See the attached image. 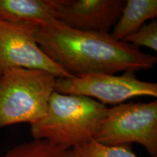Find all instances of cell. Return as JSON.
I'll return each instance as SVG.
<instances>
[{"instance_id": "52a82bcc", "label": "cell", "mask_w": 157, "mask_h": 157, "mask_svg": "<svg viewBox=\"0 0 157 157\" xmlns=\"http://www.w3.org/2000/svg\"><path fill=\"white\" fill-rule=\"evenodd\" d=\"M57 21L75 30L109 33L124 0H50Z\"/></svg>"}, {"instance_id": "7c38bea8", "label": "cell", "mask_w": 157, "mask_h": 157, "mask_svg": "<svg viewBox=\"0 0 157 157\" xmlns=\"http://www.w3.org/2000/svg\"><path fill=\"white\" fill-rule=\"evenodd\" d=\"M137 47H146L157 51V21L153 19L148 23H145L138 30L126 37L123 40Z\"/></svg>"}, {"instance_id": "8fae6325", "label": "cell", "mask_w": 157, "mask_h": 157, "mask_svg": "<svg viewBox=\"0 0 157 157\" xmlns=\"http://www.w3.org/2000/svg\"><path fill=\"white\" fill-rule=\"evenodd\" d=\"M2 157H66V151L48 140L33 139L9 149Z\"/></svg>"}, {"instance_id": "30bf717a", "label": "cell", "mask_w": 157, "mask_h": 157, "mask_svg": "<svg viewBox=\"0 0 157 157\" xmlns=\"http://www.w3.org/2000/svg\"><path fill=\"white\" fill-rule=\"evenodd\" d=\"M66 157H137L130 145L105 146L95 139L66 150ZM157 157V156H155Z\"/></svg>"}, {"instance_id": "6da1fadb", "label": "cell", "mask_w": 157, "mask_h": 157, "mask_svg": "<svg viewBox=\"0 0 157 157\" xmlns=\"http://www.w3.org/2000/svg\"><path fill=\"white\" fill-rule=\"evenodd\" d=\"M34 36L43 52L72 76L135 73L151 69L157 61L156 56L116 40L110 33L75 30L59 21L48 26H37Z\"/></svg>"}, {"instance_id": "5b68a950", "label": "cell", "mask_w": 157, "mask_h": 157, "mask_svg": "<svg viewBox=\"0 0 157 157\" xmlns=\"http://www.w3.org/2000/svg\"><path fill=\"white\" fill-rule=\"evenodd\" d=\"M55 91L96 98L104 105H117L135 97H157V84L138 79L134 72H124L120 76L95 73L57 78Z\"/></svg>"}, {"instance_id": "ba28073f", "label": "cell", "mask_w": 157, "mask_h": 157, "mask_svg": "<svg viewBox=\"0 0 157 157\" xmlns=\"http://www.w3.org/2000/svg\"><path fill=\"white\" fill-rule=\"evenodd\" d=\"M0 19L41 27L58 22L50 0H0Z\"/></svg>"}, {"instance_id": "7a4b0ae2", "label": "cell", "mask_w": 157, "mask_h": 157, "mask_svg": "<svg viewBox=\"0 0 157 157\" xmlns=\"http://www.w3.org/2000/svg\"><path fill=\"white\" fill-rule=\"evenodd\" d=\"M107 111L95 99L54 91L44 117L31 124V134L68 150L95 137Z\"/></svg>"}, {"instance_id": "277c9868", "label": "cell", "mask_w": 157, "mask_h": 157, "mask_svg": "<svg viewBox=\"0 0 157 157\" xmlns=\"http://www.w3.org/2000/svg\"><path fill=\"white\" fill-rule=\"evenodd\" d=\"M94 139L105 146L137 143L157 156V101L124 103L108 108Z\"/></svg>"}, {"instance_id": "4fadbf2b", "label": "cell", "mask_w": 157, "mask_h": 157, "mask_svg": "<svg viewBox=\"0 0 157 157\" xmlns=\"http://www.w3.org/2000/svg\"><path fill=\"white\" fill-rule=\"evenodd\" d=\"M1 74H2V71H0V76H1Z\"/></svg>"}, {"instance_id": "3957f363", "label": "cell", "mask_w": 157, "mask_h": 157, "mask_svg": "<svg viewBox=\"0 0 157 157\" xmlns=\"http://www.w3.org/2000/svg\"><path fill=\"white\" fill-rule=\"evenodd\" d=\"M56 76L45 71L10 68L0 76V129L36 123L44 117Z\"/></svg>"}, {"instance_id": "8992f818", "label": "cell", "mask_w": 157, "mask_h": 157, "mask_svg": "<svg viewBox=\"0 0 157 157\" xmlns=\"http://www.w3.org/2000/svg\"><path fill=\"white\" fill-rule=\"evenodd\" d=\"M36 27L0 19V71L25 68L45 71L57 78L73 77L42 50L35 39Z\"/></svg>"}, {"instance_id": "9c48e42d", "label": "cell", "mask_w": 157, "mask_h": 157, "mask_svg": "<svg viewBox=\"0 0 157 157\" xmlns=\"http://www.w3.org/2000/svg\"><path fill=\"white\" fill-rule=\"evenodd\" d=\"M156 16V0H127L110 34L116 40L123 41L138 30L147 21L155 19Z\"/></svg>"}]
</instances>
